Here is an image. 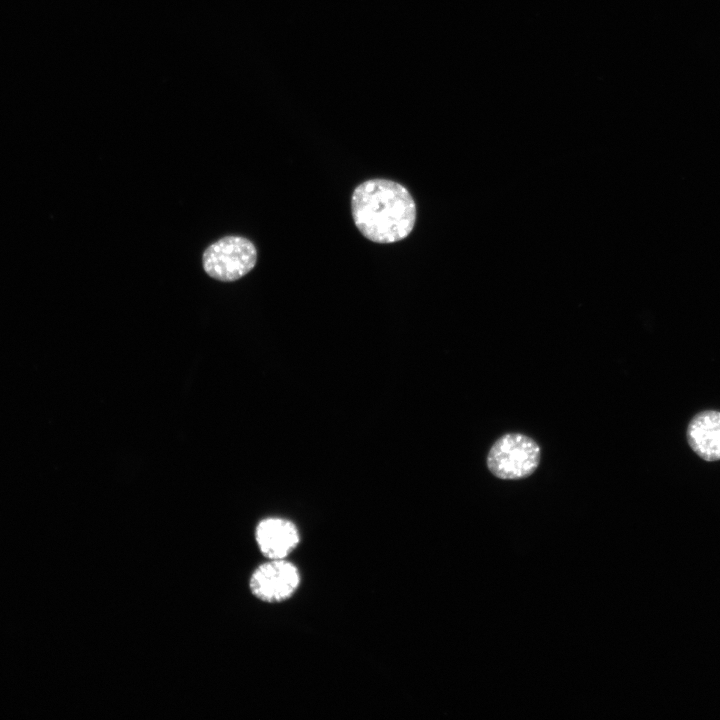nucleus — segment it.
<instances>
[{
	"label": "nucleus",
	"instance_id": "obj_2",
	"mask_svg": "<svg viewBox=\"0 0 720 720\" xmlns=\"http://www.w3.org/2000/svg\"><path fill=\"white\" fill-rule=\"evenodd\" d=\"M540 461L541 448L532 437L520 432H509L491 445L486 466L496 478L520 480L532 475Z\"/></svg>",
	"mask_w": 720,
	"mask_h": 720
},
{
	"label": "nucleus",
	"instance_id": "obj_5",
	"mask_svg": "<svg viewBox=\"0 0 720 720\" xmlns=\"http://www.w3.org/2000/svg\"><path fill=\"white\" fill-rule=\"evenodd\" d=\"M255 540L266 559H287L299 545L300 533L292 521L269 517L257 524Z\"/></svg>",
	"mask_w": 720,
	"mask_h": 720
},
{
	"label": "nucleus",
	"instance_id": "obj_4",
	"mask_svg": "<svg viewBox=\"0 0 720 720\" xmlns=\"http://www.w3.org/2000/svg\"><path fill=\"white\" fill-rule=\"evenodd\" d=\"M301 583L299 569L287 559H267L249 578V589L258 600L280 603L290 599Z\"/></svg>",
	"mask_w": 720,
	"mask_h": 720
},
{
	"label": "nucleus",
	"instance_id": "obj_1",
	"mask_svg": "<svg viewBox=\"0 0 720 720\" xmlns=\"http://www.w3.org/2000/svg\"><path fill=\"white\" fill-rule=\"evenodd\" d=\"M351 211L360 233L380 244L405 239L416 222L412 195L405 186L389 179H370L356 186Z\"/></svg>",
	"mask_w": 720,
	"mask_h": 720
},
{
	"label": "nucleus",
	"instance_id": "obj_6",
	"mask_svg": "<svg viewBox=\"0 0 720 720\" xmlns=\"http://www.w3.org/2000/svg\"><path fill=\"white\" fill-rule=\"evenodd\" d=\"M687 440L692 450L706 461L720 459V412L702 411L695 415L687 428Z\"/></svg>",
	"mask_w": 720,
	"mask_h": 720
},
{
	"label": "nucleus",
	"instance_id": "obj_3",
	"mask_svg": "<svg viewBox=\"0 0 720 720\" xmlns=\"http://www.w3.org/2000/svg\"><path fill=\"white\" fill-rule=\"evenodd\" d=\"M257 250L248 239L226 236L211 244L203 253L205 272L219 281H235L256 265Z\"/></svg>",
	"mask_w": 720,
	"mask_h": 720
}]
</instances>
